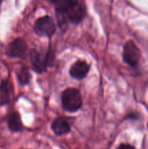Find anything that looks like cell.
Returning a JSON list of instances; mask_svg holds the SVG:
<instances>
[{
  "instance_id": "obj_1",
  "label": "cell",
  "mask_w": 148,
  "mask_h": 149,
  "mask_svg": "<svg viewBox=\"0 0 148 149\" xmlns=\"http://www.w3.org/2000/svg\"><path fill=\"white\" fill-rule=\"evenodd\" d=\"M64 109L69 112H75L82 106V97L79 90L75 88H68L64 90L61 95Z\"/></svg>"
},
{
  "instance_id": "obj_2",
  "label": "cell",
  "mask_w": 148,
  "mask_h": 149,
  "mask_svg": "<svg viewBox=\"0 0 148 149\" xmlns=\"http://www.w3.org/2000/svg\"><path fill=\"white\" fill-rule=\"evenodd\" d=\"M52 56L50 52L41 53L36 49H32L30 52V59L32 66L35 71L42 73L46 71V67L50 65Z\"/></svg>"
},
{
  "instance_id": "obj_3",
  "label": "cell",
  "mask_w": 148,
  "mask_h": 149,
  "mask_svg": "<svg viewBox=\"0 0 148 149\" xmlns=\"http://www.w3.org/2000/svg\"><path fill=\"white\" fill-rule=\"evenodd\" d=\"M33 28L36 34L46 37H51L56 31V26L53 20L48 15L38 19Z\"/></svg>"
},
{
  "instance_id": "obj_4",
  "label": "cell",
  "mask_w": 148,
  "mask_h": 149,
  "mask_svg": "<svg viewBox=\"0 0 148 149\" xmlns=\"http://www.w3.org/2000/svg\"><path fill=\"white\" fill-rule=\"evenodd\" d=\"M6 54L10 58L25 59L28 55V45L23 39H16L7 47Z\"/></svg>"
},
{
  "instance_id": "obj_5",
  "label": "cell",
  "mask_w": 148,
  "mask_h": 149,
  "mask_svg": "<svg viewBox=\"0 0 148 149\" xmlns=\"http://www.w3.org/2000/svg\"><path fill=\"white\" fill-rule=\"evenodd\" d=\"M123 60L131 66H136L141 58V52L139 48L132 41H128L124 45L123 52Z\"/></svg>"
},
{
  "instance_id": "obj_6",
  "label": "cell",
  "mask_w": 148,
  "mask_h": 149,
  "mask_svg": "<svg viewBox=\"0 0 148 149\" xmlns=\"http://www.w3.org/2000/svg\"><path fill=\"white\" fill-rule=\"evenodd\" d=\"M89 69V65L86 61H78L71 67L70 74L75 79L81 80L86 77Z\"/></svg>"
},
{
  "instance_id": "obj_7",
  "label": "cell",
  "mask_w": 148,
  "mask_h": 149,
  "mask_svg": "<svg viewBox=\"0 0 148 149\" xmlns=\"http://www.w3.org/2000/svg\"><path fill=\"white\" fill-rule=\"evenodd\" d=\"M51 128L55 135L61 136L69 133L71 131V124L65 118L58 117L52 122Z\"/></svg>"
},
{
  "instance_id": "obj_8",
  "label": "cell",
  "mask_w": 148,
  "mask_h": 149,
  "mask_svg": "<svg viewBox=\"0 0 148 149\" xmlns=\"http://www.w3.org/2000/svg\"><path fill=\"white\" fill-rule=\"evenodd\" d=\"M67 17L68 20L73 23H80L84 18L86 15V9L84 5L78 3L75 7L70 10L66 13H63Z\"/></svg>"
},
{
  "instance_id": "obj_9",
  "label": "cell",
  "mask_w": 148,
  "mask_h": 149,
  "mask_svg": "<svg viewBox=\"0 0 148 149\" xmlns=\"http://www.w3.org/2000/svg\"><path fill=\"white\" fill-rule=\"evenodd\" d=\"M12 86L8 79L3 80L0 84V106L10 103Z\"/></svg>"
},
{
  "instance_id": "obj_10",
  "label": "cell",
  "mask_w": 148,
  "mask_h": 149,
  "mask_svg": "<svg viewBox=\"0 0 148 149\" xmlns=\"http://www.w3.org/2000/svg\"><path fill=\"white\" fill-rule=\"evenodd\" d=\"M7 125L9 130L12 132H20L23 130V124L20 116L17 111L12 112L9 115Z\"/></svg>"
},
{
  "instance_id": "obj_11",
  "label": "cell",
  "mask_w": 148,
  "mask_h": 149,
  "mask_svg": "<svg viewBox=\"0 0 148 149\" xmlns=\"http://www.w3.org/2000/svg\"><path fill=\"white\" fill-rule=\"evenodd\" d=\"M56 7V10L66 13L78 4V0H51Z\"/></svg>"
},
{
  "instance_id": "obj_12",
  "label": "cell",
  "mask_w": 148,
  "mask_h": 149,
  "mask_svg": "<svg viewBox=\"0 0 148 149\" xmlns=\"http://www.w3.org/2000/svg\"><path fill=\"white\" fill-rule=\"evenodd\" d=\"M17 77L18 79L19 83L21 85H26L29 83L30 80V72H29V69L27 67H22L17 73Z\"/></svg>"
},
{
  "instance_id": "obj_13",
  "label": "cell",
  "mask_w": 148,
  "mask_h": 149,
  "mask_svg": "<svg viewBox=\"0 0 148 149\" xmlns=\"http://www.w3.org/2000/svg\"><path fill=\"white\" fill-rule=\"evenodd\" d=\"M56 15H57V19L58 26H59V29L62 31L65 30L67 29V25H68V18L62 12H59L56 10Z\"/></svg>"
},
{
  "instance_id": "obj_14",
  "label": "cell",
  "mask_w": 148,
  "mask_h": 149,
  "mask_svg": "<svg viewBox=\"0 0 148 149\" xmlns=\"http://www.w3.org/2000/svg\"><path fill=\"white\" fill-rule=\"evenodd\" d=\"M117 149H136L133 146L129 143H121L118 146Z\"/></svg>"
}]
</instances>
